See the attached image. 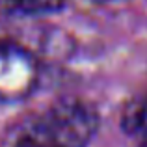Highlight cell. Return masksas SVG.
<instances>
[{"mask_svg": "<svg viewBox=\"0 0 147 147\" xmlns=\"http://www.w3.org/2000/svg\"><path fill=\"white\" fill-rule=\"evenodd\" d=\"M99 130V114L80 99H60L45 115L26 123L13 140L24 147H88Z\"/></svg>", "mask_w": 147, "mask_h": 147, "instance_id": "obj_1", "label": "cell"}, {"mask_svg": "<svg viewBox=\"0 0 147 147\" xmlns=\"http://www.w3.org/2000/svg\"><path fill=\"white\" fill-rule=\"evenodd\" d=\"M39 65L28 49L15 41L0 39V100L26 99L37 86Z\"/></svg>", "mask_w": 147, "mask_h": 147, "instance_id": "obj_2", "label": "cell"}, {"mask_svg": "<svg viewBox=\"0 0 147 147\" xmlns=\"http://www.w3.org/2000/svg\"><path fill=\"white\" fill-rule=\"evenodd\" d=\"M121 127L129 136L147 145V93L138 95L125 104L121 112Z\"/></svg>", "mask_w": 147, "mask_h": 147, "instance_id": "obj_3", "label": "cell"}, {"mask_svg": "<svg viewBox=\"0 0 147 147\" xmlns=\"http://www.w3.org/2000/svg\"><path fill=\"white\" fill-rule=\"evenodd\" d=\"M63 2L65 0H0V9L17 17H39L60 11Z\"/></svg>", "mask_w": 147, "mask_h": 147, "instance_id": "obj_4", "label": "cell"}]
</instances>
